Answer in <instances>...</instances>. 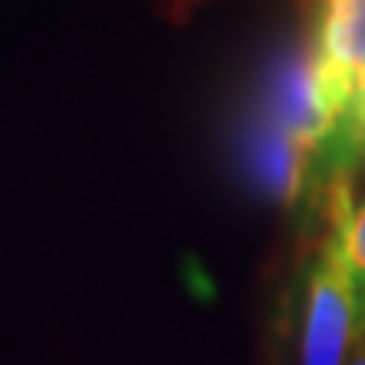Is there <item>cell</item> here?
Segmentation results:
<instances>
[{
    "instance_id": "obj_1",
    "label": "cell",
    "mask_w": 365,
    "mask_h": 365,
    "mask_svg": "<svg viewBox=\"0 0 365 365\" xmlns=\"http://www.w3.org/2000/svg\"><path fill=\"white\" fill-rule=\"evenodd\" d=\"M359 335L352 284L341 261L335 223H328L322 254L308 274L304 328H301V365H345Z\"/></svg>"
},
{
    "instance_id": "obj_2",
    "label": "cell",
    "mask_w": 365,
    "mask_h": 365,
    "mask_svg": "<svg viewBox=\"0 0 365 365\" xmlns=\"http://www.w3.org/2000/svg\"><path fill=\"white\" fill-rule=\"evenodd\" d=\"M312 48L322 95L335 122L345 95L365 81V0H325Z\"/></svg>"
},
{
    "instance_id": "obj_3",
    "label": "cell",
    "mask_w": 365,
    "mask_h": 365,
    "mask_svg": "<svg viewBox=\"0 0 365 365\" xmlns=\"http://www.w3.org/2000/svg\"><path fill=\"white\" fill-rule=\"evenodd\" d=\"M322 207H325L328 223H335V230H339L341 261H345V274H349L355 298L359 335L365 339V203L355 210L352 193H349V180H339L325 190Z\"/></svg>"
},
{
    "instance_id": "obj_4",
    "label": "cell",
    "mask_w": 365,
    "mask_h": 365,
    "mask_svg": "<svg viewBox=\"0 0 365 365\" xmlns=\"http://www.w3.org/2000/svg\"><path fill=\"white\" fill-rule=\"evenodd\" d=\"M345 365H365V339L355 341V349H352V355H349Z\"/></svg>"
}]
</instances>
